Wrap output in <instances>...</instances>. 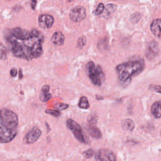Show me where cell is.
<instances>
[{
    "instance_id": "cell-12",
    "label": "cell",
    "mask_w": 161,
    "mask_h": 161,
    "mask_svg": "<svg viewBox=\"0 0 161 161\" xmlns=\"http://www.w3.org/2000/svg\"><path fill=\"white\" fill-rule=\"evenodd\" d=\"M50 40H51L52 43L56 45V46H62L64 43L65 40L64 35L60 31H57V32L54 33Z\"/></svg>"
},
{
    "instance_id": "cell-30",
    "label": "cell",
    "mask_w": 161,
    "mask_h": 161,
    "mask_svg": "<svg viewBox=\"0 0 161 161\" xmlns=\"http://www.w3.org/2000/svg\"><path fill=\"white\" fill-rule=\"evenodd\" d=\"M23 71H22V69H20V72H19V79H22L23 78Z\"/></svg>"
},
{
    "instance_id": "cell-15",
    "label": "cell",
    "mask_w": 161,
    "mask_h": 161,
    "mask_svg": "<svg viewBox=\"0 0 161 161\" xmlns=\"http://www.w3.org/2000/svg\"><path fill=\"white\" fill-rule=\"evenodd\" d=\"M88 131L89 135L96 139H99L101 138V136H102L100 130L97 128L95 125H89L88 128Z\"/></svg>"
},
{
    "instance_id": "cell-9",
    "label": "cell",
    "mask_w": 161,
    "mask_h": 161,
    "mask_svg": "<svg viewBox=\"0 0 161 161\" xmlns=\"http://www.w3.org/2000/svg\"><path fill=\"white\" fill-rule=\"evenodd\" d=\"M38 22L40 27L44 29H48L52 26L54 23V18L52 15L42 14L38 16Z\"/></svg>"
},
{
    "instance_id": "cell-18",
    "label": "cell",
    "mask_w": 161,
    "mask_h": 161,
    "mask_svg": "<svg viewBox=\"0 0 161 161\" xmlns=\"http://www.w3.org/2000/svg\"><path fill=\"white\" fill-rule=\"evenodd\" d=\"M78 106L81 109L86 110L89 108V103L88 98L86 96H82L80 98L79 102L78 103Z\"/></svg>"
},
{
    "instance_id": "cell-3",
    "label": "cell",
    "mask_w": 161,
    "mask_h": 161,
    "mask_svg": "<svg viewBox=\"0 0 161 161\" xmlns=\"http://www.w3.org/2000/svg\"><path fill=\"white\" fill-rule=\"evenodd\" d=\"M145 62L142 59L129 60L120 64L116 68L119 80L123 84L130 81L133 77L137 76L144 70Z\"/></svg>"
},
{
    "instance_id": "cell-8",
    "label": "cell",
    "mask_w": 161,
    "mask_h": 161,
    "mask_svg": "<svg viewBox=\"0 0 161 161\" xmlns=\"http://www.w3.org/2000/svg\"><path fill=\"white\" fill-rule=\"evenodd\" d=\"M42 135V131L37 127H34L24 137L23 143L25 144H32L35 143Z\"/></svg>"
},
{
    "instance_id": "cell-14",
    "label": "cell",
    "mask_w": 161,
    "mask_h": 161,
    "mask_svg": "<svg viewBox=\"0 0 161 161\" xmlns=\"http://www.w3.org/2000/svg\"><path fill=\"white\" fill-rule=\"evenodd\" d=\"M151 113L155 118L161 117V101H155L153 103L150 109Z\"/></svg>"
},
{
    "instance_id": "cell-25",
    "label": "cell",
    "mask_w": 161,
    "mask_h": 161,
    "mask_svg": "<svg viewBox=\"0 0 161 161\" xmlns=\"http://www.w3.org/2000/svg\"><path fill=\"white\" fill-rule=\"evenodd\" d=\"M94 154V151L91 149L87 150H86L85 152H84L83 155L85 158L89 159L92 157Z\"/></svg>"
},
{
    "instance_id": "cell-20",
    "label": "cell",
    "mask_w": 161,
    "mask_h": 161,
    "mask_svg": "<svg viewBox=\"0 0 161 161\" xmlns=\"http://www.w3.org/2000/svg\"><path fill=\"white\" fill-rule=\"evenodd\" d=\"M104 10V4H103V3H100V4H98V7H97L96 9L95 10H94V12H93V13L95 15L98 16V15H101V13L103 12Z\"/></svg>"
},
{
    "instance_id": "cell-28",
    "label": "cell",
    "mask_w": 161,
    "mask_h": 161,
    "mask_svg": "<svg viewBox=\"0 0 161 161\" xmlns=\"http://www.w3.org/2000/svg\"><path fill=\"white\" fill-rule=\"evenodd\" d=\"M10 75L12 77H16V75H17L18 74V71L17 70H16V69H15V68H13V69H12L10 70Z\"/></svg>"
},
{
    "instance_id": "cell-22",
    "label": "cell",
    "mask_w": 161,
    "mask_h": 161,
    "mask_svg": "<svg viewBox=\"0 0 161 161\" xmlns=\"http://www.w3.org/2000/svg\"><path fill=\"white\" fill-rule=\"evenodd\" d=\"M46 114L54 116V117H59L60 116V112L58 110H46L45 111Z\"/></svg>"
},
{
    "instance_id": "cell-29",
    "label": "cell",
    "mask_w": 161,
    "mask_h": 161,
    "mask_svg": "<svg viewBox=\"0 0 161 161\" xmlns=\"http://www.w3.org/2000/svg\"><path fill=\"white\" fill-rule=\"evenodd\" d=\"M37 1H32L31 2V7L32 8V10H35L36 8V5H37Z\"/></svg>"
},
{
    "instance_id": "cell-5",
    "label": "cell",
    "mask_w": 161,
    "mask_h": 161,
    "mask_svg": "<svg viewBox=\"0 0 161 161\" xmlns=\"http://www.w3.org/2000/svg\"><path fill=\"white\" fill-rule=\"evenodd\" d=\"M67 127L72 132L73 135H74L75 138L81 143L87 144L88 142L86 140V138L84 134L82 128L80 126L77 122L72 119H68L66 122Z\"/></svg>"
},
{
    "instance_id": "cell-19",
    "label": "cell",
    "mask_w": 161,
    "mask_h": 161,
    "mask_svg": "<svg viewBox=\"0 0 161 161\" xmlns=\"http://www.w3.org/2000/svg\"><path fill=\"white\" fill-rule=\"evenodd\" d=\"M87 40L85 36H80L79 38H78V41H77V46L79 47V48H82L86 44Z\"/></svg>"
},
{
    "instance_id": "cell-1",
    "label": "cell",
    "mask_w": 161,
    "mask_h": 161,
    "mask_svg": "<svg viewBox=\"0 0 161 161\" xmlns=\"http://www.w3.org/2000/svg\"><path fill=\"white\" fill-rule=\"evenodd\" d=\"M8 48L16 58L26 60L38 59L44 54V35L38 29L31 31L15 27L4 35Z\"/></svg>"
},
{
    "instance_id": "cell-26",
    "label": "cell",
    "mask_w": 161,
    "mask_h": 161,
    "mask_svg": "<svg viewBox=\"0 0 161 161\" xmlns=\"http://www.w3.org/2000/svg\"><path fill=\"white\" fill-rule=\"evenodd\" d=\"M141 15L140 13H134L132 15V16H131V21L133 23H137L139 21V20L140 19Z\"/></svg>"
},
{
    "instance_id": "cell-13",
    "label": "cell",
    "mask_w": 161,
    "mask_h": 161,
    "mask_svg": "<svg viewBox=\"0 0 161 161\" xmlns=\"http://www.w3.org/2000/svg\"><path fill=\"white\" fill-rule=\"evenodd\" d=\"M50 86L49 85H44L42 88L39 94V100L42 102H47L52 98V94L49 92Z\"/></svg>"
},
{
    "instance_id": "cell-11",
    "label": "cell",
    "mask_w": 161,
    "mask_h": 161,
    "mask_svg": "<svg viewBox=\"0 0 161 161\" xmlns=\"http://www.w3.org/2000/svg\"><path fill=\"white\" fill-rule=\"evenodd\" d=\"M150 30L155 37L161 40V19H155L152 21Z\"/></svg>"
},
{
    "instance_id": "cell-17",
    "label": "cell",
    "mask_w": 161,
    "mask_h": 161,
    "mask_svg": "<svg viewBox=\"0 0 161 161\" xmlns=\"http://www.w3.org/2000/svg\"><path fill=\"white\" fill-rule=\"evenodd\" d=\"M8 55V49L3 43L0 42V60H4L7 59Z\"/></svg>"
},
{
    "instance_id": "cell-16",
    "label": "cell",
    "mask_w": 161,
    "mask_h": 161,
    "mask_svg": "<svg viewBox=\"0 0 161 161\" xmlns=\"http://www.w3.org/2000/svg\"><path fill=\"white\" fill-rule=\"evenodd\" d=\"M122 127L125 130L132 132L134 130L135 124L131 119H125L122 122Z\"/></svg>"
},
{
    "instance_id": "cell-24",
    "label": "cell",
    "mask_w": 161,
    "mask_h": 161,
    "mask_svg": "<svg viewBox=\"0 0 161 161\" xmlns=\"http://www.w3.org/2000/svg\"><path fill=\"white\" fill-rule=\"evenodd\" d=\"M98 117L96 115H94L93 114L91 115L88 118V122L89 123V125H95L97 122Z\"/></svg>"
},
{
    "instance_id": "cell-23",
    "label": "cell",
    "mask_w": 161,
    "mask_h": 161,
    "mask_svg": "<svg viewBox=\"0 0 161 161\" xmlns=\"http://www.w3.org/2000/svg\"><path fill=\"white\" fill-rule=\"evenodd\" d=\"M116 9V6L115 4H108L106 6H105V10L109 14L112 13H114L115 12Z\"/></svg>"
},
{
    "instance_id": "cell-7",
    "label": "cell",
    "mask_w": 161,
    "mask_h": 161,
    "mask_svg": "<svg viewBox=\"0 0 161 161\" xmlns=\"http://www.w3.org/2000/svg\"><path fill=\"white\" fill-rule=\"evenodd\" d=\"M96 161H116V155L110 150L102 149L95 154Z\"/></svg>"
},
{
    "instance_id": "cell-4",
    "label": "cell",
    "mask_w": 161,
    "mask_h": 161,
    "mask_svg": "<svg viewBox=\"0 0 161 161\" xmlns=\"http://www.w3.org/2000/svg\"><path fill=\"white\" fill-rule=\"evenodd\" d=\"M86 70L91 82L100 86L104 80V74L101 66H96L93 62L90 61L86 65Z\"/></svg>"
},
{
    "instance_id": "cell-2",
    "label": "cell",
    "mask_w": 161,
    "mask_h": 161,
    "mask_svg": "<svg viewBox=\"0 0 161 161\" xmlns=\"http://www.w3.org/2000/svg\"><path fill=\"white\" fill-rule=\"evenodd\" d=\"M18 123V117L14 111L7 108L0 110V143H9L15 138Z\"/></svg>"
},
{
    "instance_id": "cell-32",
    "label": "cell",
    "mask_w": 161,
    "mask_h": 161,
    "mask_svg": "<svg viewBox=\"0 0 161 161\" xmlns=\"http://www.w3.org/2000/svg\"></svg>"
},
{
    "instance_id": "cell-27",
    "label": "cell",
    "mask_w": 161,
    "mask_h": 161,
    "mask_svg": "<svg viewBox=\"0 0 161 161\" xmlns=\"http://www.w3.org/2000/svg\"><path fill=\"white\" fill-rule=\"evenodd\" d=\"M150 89L152 91L157 92L161 94V86L159 85H151L150 86Z\"/></svg>"
},
{
    "instance_id": "cell-6",
    "label": "cell",
    "mask_w": 161,
    "mask_h": 161,
    "mask_svg": "<svg viewBox=\"0 0 161 161\" xmlns=\"http://www.w3.org/2000/svg\"><path fill=\"white\" fill-rule=\"evenodd\" d=\"M86 16V9L81 6H77L70 10L69 17L74 22H80L83 20Z\"/></svg>"
},
{
    "instance_id": "cell-31",
    "label": "cell",
    "mask_w": 161,
    "mask_h": 161,
    "mask_svg": "<svg viewBox=\"0 0 161 161\" xmlns=\"http://www.w3.org/2000/svg\"><path fill=\"white\" fill-rule=\"evenodd\" d=\"M46 126H47V132H48L49 131H50V129L49 128V126H48V123H47V122H46Z\"/></svg>"
},
{
    "instance_id": "cell-10",
    "label": "cell",
    "mask_w": 161,
    "mask_h": 161,
    "mask_svg": "<svg viewBox=\"0 0 161 161\" xmlns=\"http://www.w3.org/2000/svg\"><path fill=\"white\" fill-rule=\"evenodd\" d=\"M159 47L155 42H151L147 47V59H154L159 54Z\"/></svg>"
},
{
    "instance_id": "cell-21",
    "label": "cell",
    "mask_w": 161,
    "mask_h": 161,
    "mask_svg": "<svg viewBox=\"0 0 161 161\" xmlns=\"http://www.w3.org/2000/svg\"><path fill=\"white\" fill-rule=\"evenodd\" d=\"M54 108L57 109L58 111L59 110H64L69 108V105L68 104H65V103H57L54 105Z\"/></svg>"
}]
</instances>
